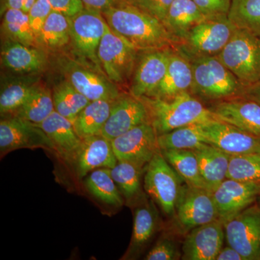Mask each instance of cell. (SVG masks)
Returning a JSON list of instances; mask_svg holds the SVG:
<instances>
[{"label": "cell", "mask_w": 260, "mask_h": 260, "mask_svg": "<svg viewBox=\"0 0 260 260\" xmlns=\"http://www.w3.org/2000/svg\"><path fill=\"white\" fill-rule=\"evenodd\" d=\"M113 31L138 51L168 49L175 42L158 19L126 0L102 13Z\"/></svg>", "instance_id": "1"}, {"label": "cell", "mask_w": 260, "mask_h": 260, "mask_svg": "<svg viewBox=\"0 0 260 260\" xmlns=\"http://www.w3.org/2000/svg\"><path fill=\"white\" fill-rule=\"evenodd\" d=\"M141 99L148 107L150 123L158 135L217 119L209 109L187 91L169 100L156 98Z\"/></svg>", "instance_id": "2"}, {"label": "cell", "mask_w": 260, "mask_h": 260, "mask_svg": "<svg viewBox=\"0 0 260 260\" xmlns=\"http://www.w3.org/2000/svg\"><path fill=\"white\" fill-rule=\"evenodd\" d=\"M184 55L189 59L192 70L193 93L210 99L242 95L245 87L218 56L191 54L186 51Z\"/></svg>", "instance_id": "3"}, {"label": "cell", "mask_w": 260, "mask_h": 260, "mask_svg": "<svg viewBox=\"0 0 260 260\" xmlns=\"http://www.w3.org/2000/svg\"><path fill=\"white\" fill-rule=\"evenodd\" d=\"M217 56L245 88L260 82L259 36L236 28L232 39Z\"/></svg>", "instance_id": "4"}, {"label": "cell", "mask_w": 260, "mask_h": 260, "mask_svg": "<svg viewBox=\"0 0 260 260\" xmlns=\"http://www.w3.org/2000/svg\"><path fill=\"white\" fill-rule=\"evenodd\" d=\"M144 189L168 217H175L176 210L185 182L157 152L145 168Z\"/></svg>", "instance_id": "5"}, {"label": "cell", "mask_w": 260, "mask_h": 260, "mask_svg": "<svg viewBox=\"0 0 260 260\" xmlns=\"http://www.w3.org/2000/svg\"><path fill=\"white\" fill-rule=\"evenodd\" d=\"M69 21L70 42L75 55L104 73L98 57V49L107 25L104 15L96 10L84 8L69 17Z\"/></svg>", "instance_id": "6"}, {"label": "cell", "mask_w": 260, "mask_h": 260, "mask_svg": "<svg viewBox=\"0 0 260 260\" xmlns=\"http://www.w3.org/2000/svg\"><path fill=\"white\" fill-rule=\"evenodd\" d=\"M138 50L115 34L108 24L98 49L104 73L114 84H124L134 73Z\"/></svg>", "instance_id": "7"}, {"label": "cell", "mask_w": 260, "mask_h": 260, "mask_svg": "<svg viewBox=\"0 0 260 260\" xmlns=\"http://www.w3.org/2000/svg\"><path fill=\"white\" fill-rule=\"evenodd\" d=\"M59 65L67 80L90 102H114L120 96L116 84L88 63L70 58L59 59Z\"/></svg>", "instance_id": "8"}, {"label": "cell", "mask_w": 260, "mask_h": 260, "mask_svg": "<svg viewBox=\"0 0 260 260\" xmlns=\"http://www.w3.org/2000/svg\"><path fill=\"white\" fill-rule=\"evenodd\" d=\"M224 228L228 245L244 260L260 259V201L228 220Z\"/></svg>", "instance_id": "9"}, {"label": "cell", "mask_w": 260, "mask_h": 260, "mask_svg": "<svg viewBox=\"0 0 260 260\" xmlns=\"http://www.w3.org/2000/svg\"><path fill=\"white\" fill-rule=\"evenodd\" d=\"M236 28L228 15L207 17L194 25L183 40L186 51L217 56L232 39Z\"/></svg>", "instance_id": "10"}, {"label": "cell", "mask_w": 260, "mask_h": 260, "mask_svg": "<svg viewBox=\"0 0 260 260\" xmlns=\"http://www.w3.org/2000/svg\"><path fill=\"white\" fill-rule=\"evenodd\" d=\"M111 142L118 161L133 162L143 168L160 150L158 134L150 121L135 126Z\"/></svg>", "instance_id": "11"}, {"label": "cell", "mask_w": 260, "mask_h": 260, "mask_svg": "<svg viewBox=\"0 0 260 260\" xmlns=\"http://www.w3.org/2000/svg\"><path fill=\"white\" fill-rule=\"evenodd\" d=\"M23 148H43L56 152L47 135L37 124L14 115L0 121L1 156Z\"/></svg>", "instance_id": "12"}, {"label": "cell", "mask_w": 260, "mask_h": 260, "mask_svg": "<svg viewBox=\"0 0 260 260\" xmlns=\"http://www.w3.org/2000/svg\"><path fill=\"white\" fill-rule=\"evenodd\" d=\"M208 144L230 155L260 153V137L218 119L198 124Z\"/></svg>", "instance_id": "13"}, {"label": "cell", "mask_w": 260, "mask_h": 260, "mask_svg": "<svg viewBox=\"0 0 260 260\" xmlns=\"http://www.w3.org/2000/svg\"><path fill=\"white\" fill-rule=\"evenodd\" d=\"M175 217L181 229L186 232L219 220L213 194L203 188L185 184L178 203Z\"/></svg>", "instance_id": "14"}, {"label": "cell", "mask_w": 260, "mask_h": 260, "mask_svg": "<svg viewBox=\"0 0 260 260\" xmlns=\"http://www.w3.org/2000/svg\"><path fill=\"white\" fill-rule=\"evenodd\" d=\"M223 223L234 218L260 198V183L226 179L212 192Z\"/></svg>", "instance_id": "15"}, {"label": "cell", "mask_w": 260, "mask_h": 260, "mask_svg": "<svg viewBox=\"0 0 260 260\" xmlns=\"http://www.w3.org/2000/svg\"><path fill=\"white\" fill-rule=\"evenodd\" d=\"M148 121H150V114L143 99L133 95H121L113 102L110 115L101 135L112 141Z\"/></svg>", "instance_id": "16"}, {"label": "cell", "mask_w": 260, "mask_h": 260, "mask_svg": "<svg viewBox=\"0 0 260 260\" xmlns=\"http://www.w3.org/2000/svg\"><path fill=\"white\" fill-rule=\"evenodd\" d=\"M225 228L216 220L191 229L181 247V259L215 260L223 247Z\"/></svg>", "instance_id": "17"}, {"label": "cell", "mask_w": 260, "mask_h": 260, "mask_svg": "<svg viewBox=\"0 0 260 260\" xmlns=\"http://www.w3.org/2000/svg\"><path fill=\"white\" fill-rule=\"evenodd\" d=\"M136 64L133 81L132 95L138 99L150 97L164 79L169 64V49L145 51Z\"/></svg>", "instance_id": "18"}, {"label": "cell", "mask_w": 260, "mask_h": 260, "mask_svg": "<svg viewBox=\"0 0 260 260\" xmlns=\"http://www.w3.org/2000/svg\"><path fill=\"white\" fill-rule=\"evenodd\" d=\"M210 110L218 120L260 137V104L243 97L217 103Z\"/></svg>", "instance_id": "19"}, {"label": "cell", "mask_w": 260, "mask_h": 260, "mask_svg": "<svg viewBox=\"0 0 260 260\" xmlns=\"http://www.w3.org/2000/svg\"><path fill=\"white\" fill-rule=\"evenodd\" d=\"M1 63L5 69L21 75L39 73L48 64L47 51L6 39L1 49Z\"/></svg>", "instance_id": "20"}, {"label": "cell", "mask_w": 260, "mask_h": 260, "mask_svg": "<svg viewBox=\"0 0 260 260\" xmlns=\"http://www.w3.org/2000/svg\"><path fill=\"white\" fill-rule=\"evenodd\" d=\"M134 210L133 235L125 259H133L140 253L151 241L159 225L158 210L153 200L144 196L140 198Z\"/></svg>", "instance_id": "21"}, {"label": "cell", "mask_w": 260, "mask_h": 260, "mask_svg": "<svg viewBox=\"0 0 260 260\" xmlns=\"http://www.w3.org/2000/svg\"><path fill=\"white\" fill-rule=\"evenodd\" d=\"M117 162L112 142L98 135L83 139L74 164L78 177L83 178L95 169H112Z\"/></svg>", "instance_id": "22"}, {"label": "cell", "mask_w": 260, "mask_h": 260, "mask_svg": "<svg viewBox=\"0 0 260 260\" xmlns=\"http://www.w3.org/2000/svg\"><path fill=\"white\" fill-rule=\"evenodd\" d=\"M39 126L47 135L56 152L68 162H75L83 139L75 131L73 123L54 111Z\"/></svg>", "instance_id": "23"}, {"label": "cell", "mask_w": 260, "mask_h": 260, "mask_svg": "<svg viewBox=\"0 0 260 260\" xmlns=\"http://www.w3.org/2000/svg\"><path fill=\"white\" fill-rule=\"evenodd\" d=\"M192 70L189 59L183 53L171 51L167 73L164 79L151 96L169 100L184 92H189L192 86Z\"/></svg>", "instance_id": "24"}, {"label": "cell", "mask_w": 260, "mask_h": 260, "mask_svg": "<svg viewBox=\"0 0 260 260\" xmlns=\"http://www.w3.org/2000/svg\"><path fill=\"white\" fill-rule=\"evenodd\" d=\"M193 151L198 157L205 187L213 192L227 179L231 155L209 144Z\"/></svg>", "instance_id": "25"}, {"label": "cell", "mask_w": 260, "mask_h": 260, "mask_svg": "<svg viewBox=\"0 0 260 260\" xmlns=\"http://www.w3.org/2000/svg\"><path fill=\"white\" fill-rule=\"evenodd\" d=\"M206 18L194 0H174L164 25L174 40L183 41L194 25Z\"/></svg>", "instance_id": "26"}, {"label": "cell", "mask_w": 260, "mask_h": 260, "mask_svg": "<svg viewBox=\"0 0 260 260\" xmlns=\"http://www.w3.org/2000/svg\"><path fill=\"white\" fill-rule=\"evenodd\" d=\"M113 102L107 100L90 102L80 112L73 125L81 139L101 135L110 115Z\"/></svg>", "instance_id": "27"}, {"label": "cell", "mask_w": 260, "mask_h": 260, "mask_svg": "<svg viewBox=\"0 0 260 260\" xmlns=\"http://www.w3.org/2000/svg\"><path fill=\"white\" fill-rule=\"evenodd\" d=\"M84 184L87 190L104 204L117 208L124 205V197L113 179L110 169L102 168L89 173Z\"/></svg>", "instance_id": "28"}, {"label": "cell", "mask_w": 260, "mask_h": 260, "mask_svg": "<svg viewBox=\"0 0 260 260\" xmlns=\"http://www.w3.org/2000/svg\"><path fill=\"white\" fill-rule=\"evenodd\" d=\"M164 158L188 186L206 189L200 173L199 162L191 150H160Z\"/></svg>", "instance_id": "29"}, {"label": "cell", "mask_w": 260, "mask_h": 260, "mask_svg": "<svg viewBox=\"0 0 260 260\" xmlns=\"http://www.w3.org/2000/svg\"><path fill=\"white\" fill-rule=\"evenodd\" d=\"M110 171L113 179L126 201L136 203L143 196L142 177L145 168L133 162L118 161Z\"/></svg>", "instance_id": "30"}, {"label": "cell", "mask_w": 260, "mask_h": 260, "mask_svg": "<svg viewBox=\"0 0 260 260\" xmlns=\"http://www.w3.org/2000/svg\"><path fill=\"white\" fill-rule=\"evenodd\" d=\"M54 111L52 93L37 83L26 101L15 112V115L39 125Z\"/></svg>", "instance_id": "31"}, {"label": "cell", "mask_w": 260, "mask_h": 260, "mask_svg": "<svg viewBox=\"0 0 260 260\" xmlns=\"http://www.w3.org/2000/svg\"><path fill=\"white\" fill-rule=\"evenodd\" d=\"M70 42L69 17L52 10L37 38L38 46L55 50L65 47Z\"/></svg>", "instance_id": "32"}, {"label": "cell", "mask_w": 260, "mask_h": 260, "mask_svg": "<svg viewBox=\"0 0 260 260\" xmlns=\"http://www.w3.org/2000/svg\"><path fill=\"white\" fill-rule=\"evenodd\" d=\"M2 32L8 40L14 41L30 47H38L28 13L20 9L10 8L4 13Z\"/></svg>", "instance_id": "33"}, {"label": "cell", "mask_w": 260, "mask_h": 260, "mask_svg": "<svg viewBox=\"0 0 260 260\" xmlns=\"http://www.w3.org/2000/svg\"><path fill=\"white\" fill-rule=\"evenodd\" d=\"M52 96L56 112L73 123L80 112L90 102L68 80L56 85Z\"/></svg>", "instance_id": "34"}, {"label": "cell", "mask_w": 260, "mask_h": 260, "mask_svg": "<svg viewBox=\"0 0 260 260\" xmlns=\"http://www.w3.org/2000/svg\"><path fill=\"white\" fill-rule=\"evenodd\" d=\"M198 124L183 126L158 135L159 148L194 150L203 148L208 143L200 133Z\"/></svg>", "instance_id": "35"}, {"label": "cell", "mask_w": 260, "mask_h": 260, "mask_svg": "<svg viewBox=\"0 0 260 260\" xmlns=\"http://www.w3.org/2000/svg\"><path fill=\"white\" fill-rule=\"evenodd\" d=\"M37 78L32 76L11 80L2 86L0 112L2 114L16 112L21 107L37 85Z\"/></svg>", "instance_id": "36"}, {"label": "cell", "mask_w": 260, "mask_h": 260, "mask_svg": "<svg viewBox=\"0 0 260 260\" xmlns=\"http://www.w3.org/2000/svg\"><path fill=\"white\" fill-rule=\"evenodd\" d=\"M228 18L236 28L260 37V0H232Z\"/></svg>", "instance_id": "37"}, {"label": "cell", "mask_w": 260, "mask_h": 260, "mask_svg": "<svg viewBox=\"0 0 260 260\" xmlns=\"http://www.w3.org/2000/svg\"><path fill=\"white\" fill-rule=\"evenodd\" d=\"M227 179L260 183V153L231 155Z\"/></svg>", "instance_id": "38"}, {"label": "cell", "mask_w": 260, "mask_h": 260, "mask_svg": "<svg viewBox=\"0 0 260 260\" xmlns=\"http://www.w3.org/2000/svg\"><path fill=\"white\" fill-rule=\"evenodd\" d=\"M181 258V252L177 242L169 236H164L158 239L153 247L149 251L144 259L175 260Z\"/></svg>", "instance_id": "39"}, {"label": "cell", "mask_w": 260, "mask_h": 260, "mask_svg": "<svg viewBox=\"0 0 260 260\" xmlns=\"http://www.w3.org/2000/svg\"><path fill=\"white\" fill-rule=\"evenodd\" d=\"M52 10L49 0H36L35 3L28 12L29 23L37 39V38Z\"/></svg>", "instance_id": "40"}, {"label": "cell", "mask_w": 260, "mask_h": 260, "mask_svg": "<svg viewBox=\"0 0 260 260\" xmlns=\"http://www.w3.org/2000/svg\"><path fill=\"white\" fill-rule=\"evenodd\" d=\"M129 2L165 24L168 13L174 0H129Z\"/></svg>", "instance_id": "41"}, {"label": "cell", "mask_w": 260, "mask_h": 260, "mask_svg": "<svg viewBox=\"0 0 260 260\" xmlns=\"http://www.w3.org/2000/svg\"><path fill=\"white\" fill-rule=\"evenodd\" d=\"M207 17L228 15L232 0H194Z\"/></svg>", "instance_id": "42"}, {"label": "cell", "mask_w": 260, "mask_h": 260, "mask_svg": "<svg viewBox=\"0 0 260 260\" xmlns=\"http://www.w3.org/2000/svg\"><path fill=\"white\" fill-rule=\"evenodd\" d=\"M53 10H57L68 17L73 16L83 9L80 0H49Z\"/></svg>", "instance_id": "43"}, {"label": "cell", "mask_w": 260, "mask_h": 260, "mask_svg": "<svg viewBox=\"0 0 260 260\" xmlns=\"http://www.w3.org/2000/svg\"><path fill=\"white\" fill-rule=\"evenodd\" d=\"M80 1L83 3L84 8L96 10L103 13L106 10L121 4L126 0H80Z\"/></svg>", "instance_id": "44"}, {"label": "cell", "mask_w": 260, "mask_h": 260, "mask_svg": "<svg viewBox=\"0 0 260 260\" xmlns=\"http://www.w3.org/2000/svg\"><path fill=\"white\" fill-rule=\"evenodd\" d=\"M215 260H244L240 253L238 252L234 248L228 245L223 247L218 253Z\"/></svg>", "instance_id": "45"}, {"label": "cell", "mask_w": 260, "mask_h": 260, "mask_svg": "<svg viewBox=\"0 0 260 260\" xmlns=\"http://www.w3.org/2000/svg\"><path fill=\"white\" fill-rule=\"evenodd\" d=\"M242 96L247 98L260 104V82L244 89Z\"/></svg>", "instance_id": "46"}, {"label": "cell", "mask_w": 260, "mask_h": 260, "mask_svg": "<svg viewBox=\"0 0 260 260\" xmlns=\"http://www.w3.org/2000/svg\"><path fill=\"white\" fill-rule=\"evenodd\" d=\"M7 0H1V6L2 5H3L5 4V2H6Z\"/></svg>", "instance_id": "47"}]
</instances>
